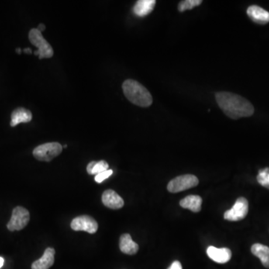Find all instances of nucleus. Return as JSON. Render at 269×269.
Listing matches in <instances>:
<instances>
[{"label":"nucleus","mask_w":269,"mask_h":269,"mask_svg":"<svg viewBox=\"0 0 269 269\" xmlns=\"http://www.w3.org/2000/svg\"><path fill=\"white\" fill-rule=\"evenodd\" d=\"M215 99L220 108L231 119L248 118L254 113L253 105L238 94L222 91L215 94Z\"/></svg>","instance_id":"nucleus-1"},{"label":"nucleus","mask_w":269,"mask_h":269,"mask_svg":"<svg viewBox=\"0 0 269 269\" xmlns=\"http://www.w3.org/2000/svg\"><path fill=\"white\" fill-rule=\"evenodd\" d=\"M122 88L126 98L138 106L149 107L153 103V97L148 90L136 80H126Z\"/></svg>","instance_id":"nucleus-2"},{"label":"nucleus","mask_w":269,"mask_h":269,"mask_svg":"<svg viewBox=\"0 0 269 269\" xmlns=\"http://www.w3.org/2000/svg\"><path fill=\"white\" fill-rule=\"evenodd\" d=\"M29 39L32 44L38 48V50L35 52V56H39L40 59L53 57L54 52L51 45L43 38L39 29H32L29 32Z\"/></svg>","instance_id":"nucleus-3"},{"label":"nucleus","mask_w":269,"mask_h":269,"mask_svg":"<svg viewBox=\"0 0 269 269\" xmlns=\"http://www.w3.org/2000/svg\"><path fill=\"white\" fill-rule=\"evenodd\" d=\"M62 146L58 142L43 144L35 147L33 156L36 160L42 162H50L62 151Z\"/></svg>","instance_id":"nucleus-4"},{"label":"nucleus","mask_w":269,"mask_h":269,"mask_svg":"<svg viewBox=\"0 0 269 269\" xmlns=\"http://www.w3.org/2000/svg\"><path fill=\"white\" fill-rule=\"evenodd\" d=\"M199 183L198 177L191 174L179 176L171 180L167 185V190L170 192L177 193L189 189L197 186Z\"/></svg>","instance_id":"nucleus-5"},{"label":"nucleus","mask_w":269,"mask_h":269,"mask_svg":"<svg viewBox=\"0 0 269 269\" xmlns=\"http://www.w3.org/2000/svg\"><path fill=\"white\" fill-rule=\"evenodd\" d=\"M30 220L29 211L22 207H17L14 209L11 219L7 225L10 231L21 230L26 228Z\"/></svg>","instance_id":"nucleus-6"},{"label":"nucleus","mask_w":269,"mask_h":269,"mask_svg":"<svg viewBox=\"0 0 269 269\" xmlns=\"http://www.w3.org/2000/svg\"><path fill=\"white\" fill-rule=\"evenodd\" d=\"M248 212V202L245 198H238L232 209L225 212V219L230 222H238L247 216Z\"/></svg>","instance_id":"nucleus-7"},{"label":"nucleus","mask_w":269,"mask_h":269,"mask_svg":"<svg viewBox=\"0 0 269 269\" xmlns=\"http://www.w3.org/2000/svg\"><path fill=\"white\" fill-rule=\"evenodd\" d=\"M72 229L75 231H85L87 233H95L98 229V224L95 219L88 215L77 217L70 224Z\"/></svg>","instance_id":"nucleus-8"},{"label":"nucleus","mask_w":269,"mask_h":269,"mask_svg":"<svg viewBox=\"0 0 269 269\" xmlns=\"http://www.w3.org/2000/svg\"><path fill=\"white\" fill-rule=\"evenodd\" d=\"M103 204L109 209H121L124 205L123 198L112 189L104 191L102 196Z\"/></svg>","instance_id":"nucleus-9"},{"label":"nucleus","mask_w":269,"mask_h":269,"mask_svg":"<svg viewBox=\"0 0 269 269\" xmlns=\"http://www.w3.org/2000/svg\"><path fill=\"white\" fill-rule=\"evenodd\" d=\"M207 255L211 260L218 263H226L231 259L232 252L229 248H217L213 246H209L207 250Z\"/></svg>","instance_id":"nucleus-10"},{"label":"nucleus","mask_w":269,"mask_h":269,"mask_svg":"<svg viewBox=\"0 0 269 269\" xmlns=\"http://www.w3.org/2000/svg\"><path fill=\"white\" fill-rule=\"evenodd\" d=\"M247 14L253 22L265 25L269 22V12L258 5H250L247 9Z\"/></svg>","instance_id":"nucleus-11"},{"label":"nucleus","mask_w":269,"mask_h":269,"mask_svg":"<svg viewBox=\"0 0 269 269\" xmlns=\"http://www.w3.org/2000/svg\"><path fill=\"white\" fill-rule=\"evenodd\" d=\"M55 250L48 248L45 250L43 256L39 260L34 262L32 269H49L53 264L55 260Z\"/></svg>","instance_id":"nucleus-12"},{"label":"nucleus","mask_w":269,"mask_h":269,"mask_svg":"<svg viewBox=\"0 0 269 269\" xmlns=\"http://www.w3.org/2000/svg\"><path fill=\"white\" fill-rule=\"evenodd\" d=\"M32 112L24 108H18L11 114V126H16L21 123H29L32 121Z\"/></svg>","instance_id":"nucleus-13"},{"label":"nucleus","mask_w":269,"mask_h":269,"mask_svg":"<svg viewBox=\"0 0 269 269\" xmlns=\"http://www.w3.org/2000/svg\"><path fill=\"white\" fill-rule=\"evenodd\" d=\"M156 3L155 0H139L134 5V14L140 18L146 16L151 13Z\"/></svg>","instance_id":"nucleus-14"},{"label":"nucleus","mask_w":269,"mask_h":269,"mask_svg":"<svg viewBox=\"0 0 269 269\" xmlns=\"http://www.w3.org/2000/svg\"><path fill=\"white\" fill-rule=\"evenodd\" d=\"M120 249L124 253L134 255L139 251V246L132 240L130 235L126 233L120 238Z\"/></svg>","instance_id":"nucleus-15"},{"label":"nucleus","mask_w":269,"mask_h":269,"mask_svg":"<svg viewBox=\"0 0 269 269\" xmlns=\"http://www.w3.org/2000/svg\"><path fill=\"white\" fill-rule=\"evenodd\" d=\"M202 201V198L198 195H188L186 198L181 200L180 204L184 209H188L192 212H198L201 211Z\"/></svg>","instance_id":"nucleus-16"},{"label":"nucleus","mask_w":269,"mask_h":269,"mask_svg":"<svg viewBox=\"0 0 269 269\" xmlns=\"http://www.w3.org/2000/svg\"><path fill=\"white\" fill-rule=\"evenodd\" d=\"M251 252L261 260L262 264L269 269V248L261 244H254L251 247Z\"/></svg>","instance_id":"nucleus-17"},{"label":"nucleus","mask_w":269,"mask_h":269,"mask_svg":"<svg viewBox=\"0 0 269 269\" xmlns=\"http://www.w3.org/2000/svg\"><path fill=\"white\" fill-rule=\"evenodd\" d=\"M201 0H185L181 1L178 5V10L180 12L186 11V10H191L195 7L198 6L202 3Z\"/></svg>","instance_id":"nucleus-18"},{"label":"nucleus","mask_w":269,"mask_h":269,"mask_svg":"<svg viewBox=\"0 0 269 269\" xmlns=\"http://www.w3.org/2000/svg\"><path fill=\"white\" fill-rule=\"evenodd\" d=\"M257 181L260 185L269 189V167L262 169L259 171Z\"/></svg>","instance_id":"nucleus-19"},{"label":"nucleus","mask_w":269,"mask_h":269,"mask_svg":"<svg viewBox=\"0 0 269 269\" xmlns=\"http://www.w3.org/2000/svg\"><path fill=\"white\" fill-rule=\"evenodd\" d=\"M108 170V164L104 160H101L100 162H97L93 167L91 175H97L101 173L104 172L105 170Z\"/></svg>","instance_id":"nucleus-20"},{"label":"nucleus","mask_w":269,"mask_h":269,"mask_svg":"<svg viewBox=\"0 0 269 269\" xmlns=\"http://www.w3.org/2000/svg\"><path fill=\"white\" fill-rule=\"evenodd\" d=\"M112 174H113V170H105L104 172L101 173V174L96 175L94 180H95V181L97 182V183H101L102 182H103L104 180L108 179Z\"/></svg>","instance_id":"nucleus-21"},{"label":"nucleus","mask_w":269,"mask_h":269,"mask_svg":"<svg viewBox=\"0 0 269 269\" xmlns=\"http://www.w3.org/2000/svg\"><path fill=\"white\" fill-rule=\"evenodd\" d=\"M167 269H183L181 263L179 261H175Z\"/></svg>","instance_id":"nucleus-22"},{"label":"nucleus","mask_w":269,"mask_h":269,"mask_svg":"<svg viewBox=\"0 0 269 269\" xmlns=\"http://www.w3.org/2000/svg\"><path fill=\"white\" fill-rule=\"evenodd\" d=\"M96 163H97V162H91V163L88 165V166H87V172H88V174H91V172H92L93 167H94V165L96 164Z\"/></svg>","instance_id":"nucleus-23"},{"label":"nucleus","mask_w":269,"mask_h":269,"mask_svg":"<svg viewBox=\"0 0 269 269\" xmlns=\"http://www.w3.org/2000/svg\"><path fill=\"white\" fill-rule=\"evenodd\" d=\"M38 29H39V31H40L41 32H43V31L46 29V26H45L44 24L41 23L39 24V27H38Z\"/></svg>","instance_id":"nucleus-24"},{"label":"nucleus","mask_w":269,"mask_h":269,"mask_svg":"<svg viewBox=\"0 0 269 269\" xmlns=\"http://www.w3.org/2000/svg\"><path fill=\"white\" fill-rule=\"evenodd\" d=\"M23 52L25 53H28V54H32V53L30 48H26V49H24Z\"/></svg>","instance_id":"nucleus-25"},{"label":"nucleus","mask_w":269,"mask_h":269,"mask_svg":"<svg viewBox=\"0 0 269 269\" xmlns=\"http://www.w3.org/2000/svg\"><path fill=\"white\" fill-rule=\"evenodd\" d=\"M4 262H5V260H4V259L2 258V257H1L0 256V269L4 265Z\"/></svg>","instance_id":"nucleus-26"},{"label":"nucleus","mask_w":269,"mask_h":269,"mask_svg":"<svg viewBox=\"0 0 269 269\" xmlns=\"http://www.w3.org/2000/svg\"><path fill=\"white\" fill-rule=\"evenodd\" d=\"M17 53H19V54H21V50L20 49V48H18V50H17Z\"/></svg>","instance_id":"nucleus-27"}]
</instances>
